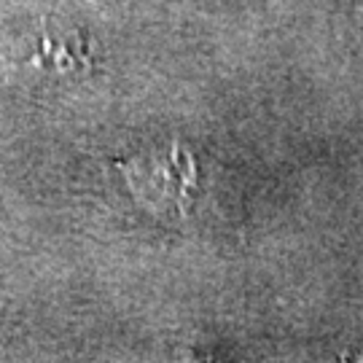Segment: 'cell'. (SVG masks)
<instances>
[{
	"instance_id": "1",
	"label": "cell",
	"mask_w": 363,
	"mask_h": 363,
	"mask_svg": "<svg viewBox=\"0 0 363 363\" xmlns=\"http://www.w3.org/2000/svg\"><path fill=\"white\" fill-rule=\"evenodd\" d=\"M118 169L127 175L135 199L151 210L156 218L181 220L189 216L194 205L196 191V167L194 159L172 148L169 156L159 159H135L121 162Z\"/></svg>"
},
{
	"instance_id": "2",
	"label": "cell",
	"mask_w": 363,
	"mask_h": 363,
	"mask_svg": "<svg viewBox=\"0 0 363 363\" xmlns=\"http://www.w3.org/2000/svg\"><path fill=\"white\" fill-rule=\"evenodd\" d=\"M27 65L52 76L89 73L94 70V40L84 30L60 19H43Z\"/></svg>"
}]
</instances>
